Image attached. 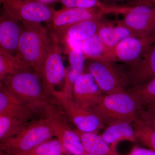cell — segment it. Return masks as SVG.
Listing matches in <instances>:
<instances>
[{"mask_svg":"<svg viewBox=\"0 0 155 155\" xmlns=\"http://www.w3.org/2000/svg\"><path fill=\"white\" fill-rule=\"evenodd\" d=\"M0 82L35 114H43L50 99L38 72L32 69L22 70L6 75Z\"/></svg>","mask_w":155,"mask_h":155,"instance_id":"1","label":"cell"},{"mask_svg":"<svg viewBox=\"0 0 155 155\" xmlns=\"http://www.w3.org/2000/svg\"><path fill=\"white\" fill-rule=\"evenodd\" d=\"M16 55L39 74L51 37L42 23H22Z\"/></svg>","mask_w":155,"mask_h":155,"instance_id":"2","label":"cell"},{"mask_svg":"<svg viewBox=\"0 0 155 155\" xmlns=\"http://www.w3.org/2000/svg\"><path fill=\"white\" fill-rule=\"evenodd\" d=\"M143 108L127 91L104 94L92 110L105 125L118 120L133 123Z\"/></svg>","mask_w":155,"mask_h":155,"instance_id":"3","label":"cell"},{"mask_svg":"<svg viewBox=\"0 0 155 155\" xmlns=\"http://www.w3.org/2000/svg\"><path fill=\"white\" fill-rule=\"evenodd\" d=\"M54 137L46 120H34L17 134L0 142L1 152L22 155Z\"/></svg>","mask_w":155,"mask_h":155,"instance_id":"4","label":"cell"},{"mask_svg":"<svg viewBox=\"0 0 155 155\" xmlns=\"http://www.w3.org/2000/svg\"><path fill=\"white\" fill-rule=\"evenodd\" d=\"M54 99L49 100L43 112L44 118L69 154L83 155L86 152L79 136L70 127L61 106Z\"/></svg>","mask_w":155,"mask_h":155,"instance_id":"5","label":"cell"},{"mask_svg":"<svg viewBox=\"0 0 155 155\" xmlns=\"http://www.w3.org/2000/svg\"><path fill=\"white\" fill-rule=\"evenodd\" d=\"M4 12L22 23L51 22L56 10L37 0H0Z\"/></svg>","mask_w":155,"mask_h":155,"instance_id":"6","label":"cell"},{"mask_svg":"<svg viewBox=\"0 0 155 155\" xmlns=\"http://www.w3.org/2000/svg\"><path fill=\"white\" fill-rule=\"evenodd\" d=\"M51 36V43L39 72L45 93L49 99L51 97L55 98L58 94L56 87L64 83L66 73L61 57V44Z\"/></svg>","mask_w":155,"mask_h":155,"instance_id":"7","label":"cell"},{"mask_svg":"<svg viewBox=\"0 0 155 155\" xmlns=\"http://www.w3.org/2000/svg\"><path fill=\"white\" fill-rule=\"evenodd\" d=\"M112 63L91 60L85 63L84 71L92 75L104 94L125 91L129 86L126 73L120 72Z\"/></svg>","mask_w":155,"mask_h":155,"instance_id":"8","label":"cell"},{"mask_svg":"<svg viewBox=\"0 0 155 155\" xmlns=\"http://www.w3.org/2000/svg\"><path fill=\"white\" fill-rule=\"evenodd\" d=\"M120 6H110L105 8H63L56 11L51 23V34H55L78 22L89 20L102 19L105 14H120Z\"/></svg>","mask_w":155,"mask_h":155,"instance_id":"9","label":"cell"},{"mask_svg":"<svg viewBox=\"0 0 155 155\" xmlns=\"http://www.w3.org/2000/svg\"><path fill=\"white\" fill-rule=\"evenodd\" d=\"M56 100V99H55ZM70 122L84 132L97 133L105 125L91 108L78 104L72 98L56 100Z\"/></svg>","mask_w":155,"mask_h":155,"instance_id":"10","label":"cell"},{"mask_svg":"<svg viewBox=\"0 0 155 155\" xmlns=\"http://www.w3.org/2000/svg\"><path fill=\"white\" fill-rule=\"evenodd\" d=\"M123 19L117 21L126 26L135 36H144L155 32V7L140 4L128 7Z\"/></svg>","mask_w":155,"mask_h":155,"instance_id":"11","label":"cell"},{"mask_svg":"<svg viewBox=\"0 0 155 155\" xmlns=\"http://www.w3.org/2000/svg\"><path fill=\"white\" fill-rule=\"evenodd\" d=\"M155 44V32L146 36L127 37L115 48L117 61L132 65Z\"/></svg>","mask_w":155,"mask_h":155,"instance_id":"12","label":"cell"},{"mask_svg":"<svg viewBox=\"0 0 155 155\" xmlns=\"http://www.w3.org/2000/svg\"><path fill=\"white\" fill-rule=\"evenodd\" d=\"M104 95L92 75L84 70L74 84L73 100L82 107L92 109L99 104Z\"/></svg>","mask_w":155,"mask_h":155,"instance_id":"13","label":"cell"},{"mask_svg":"<svg viewBox=\"0 0 155 155\" xmlns=\"http://www.w3.org/2000/svg\"><path fill=\"white\" fill-rule=\"evenodd\" d=\"M126 75L130 87L142 85L155 78V44L138 61L130 65Z\"/></svg>","mask_w":155,"mask_h":155,"instance_id":"14","label":"cell"},{"mask_svg":"<svg viewBox=\"0 0 155 155\" xmlns=\"http://www.w3.org/2000/svg\"><path fill=\"white\" fill-rule=\"evenodd\" d=\"M22 25L4 12L0 17V50L16 55Z\"/></svg>","mask_w":155,"mask_h":155,"instance_id":"15","label":"cell"},{"mask_svg":"<svg viewBox=\"0 0 155 155\" xmlns=\"http://www.w3.org/2000/svg\"><path fill=\"white\" fill-rule=\"evenodd\" d=\"M101 19L85 20L71 25L55 34H50L59 43L66 39L84 41L98 34L100 28L104 22Z\"/></svg>","mask_w":155,"mask_h":155,"instance_id":"16","label":"cell"},{"mask_svg":"<svg viewBox=\"0 0 155 155\" xmlns=\"http://www.w3.org/2000/svg\"><path fill=\"white\" fill-rule=\"evenodd\" d=\"M131 123L121 120L110 122L105 125L101 135L113 149L116 150L117 144L122 140L132 142L137 141Z\"/></svg>","mask_w":155,"mask_h":155,"instance_id":"17","label":"cell"},{"mask_svg":"<svg viewBox=\"0 0 155 155\" xmlns=\"http://www.w3.org/2000/svg\"><path fill=\"white\" fill-rule=\"evenodd\" d=\"M0 114H10L31 120L36 114L0 82Z\"/></svg>","mask_w":155,"mask_h":155,"instance_id":"18","label":"cell"},{"mask_svg":"<svg viewBox=\"0 0 155 155\" xmlns=\"http://www.w3.org/2000/svg\"><path fill=\"white\" fill-rule=\"evenodd\" d=\"M81 50L86 59L114 62L117 61L115 51L106 46L98 35L81 41Z\"/></svg>","mask_w":155,"mask_h":155,"instance_id":"19","label":"cell"},{"mask_svg":"<svg viewBox=\"0 0 155 155\" xmlns=\"http://www.w3.org/2000/svg\"><path fill=\"white\" fill-rule=\"evenodd\" d=\"M86 153L92 155H122L113 149L97 133L84 132L75 129Z\"/></svg>","mask_w":155,"mask_h":155,"instance_id":"20","label":"cell"},{"mask_svg":"<svg viewBox=\"0 0 155 155\" xmlns=\"http://www.w3.org/2000/svg\"><path fill=\"white\" fill-rule=\"evenodd\" d=\"M116 22L117 25L114 26L110 22L104 21L98 33L106 46L114 51L117 45L123 40L135 36L129 28Z\"/></svg>","mask_w":155,"mask_h":155,"instance_id":"21","label":"cell"},{"mask_svg":"<svg viewBox=\"0 0 155 155\" xmlns=\"http://www.w3.org/2000/svg\"><path fill=\"white\" fill-rule=\"evenodd\" d=\"M31 120L7 114H0V142L17 134L25 128Z\"/></svg>","mask_w":155,"mask_h":155,"instance_id":"22","label":"cell"},{"mask_svg":"<svg viewBox=\"0 0 155 155\" xmlns=\"http://www.w3.org/2000/svg\"><path fill=\"white\" fill-rule=\"evenodd\" d=\"M31 69L18 56L10 54L0 50V81L6 75Z\"/></svg>","mask_w":155,"mask_h":155,"instance_id":"23","label":"cell"},{"mask_svg":"<svg viewBox=\"0 0 155 155\" xmlns=\"http://www.w3.org/2000/svg\"><path fill=\"white\" fill-rule=\"evenodd\" d=\"M143 107L155 104V78L147 83L127 90Z\"/></svg>","mask_w":155,"mask_h":155,"instance_id":"24","label":"cell"},{"mask_svg":"<svg viewBox=\"0 0 155 155\" xmlns=\"http://www.w3.org/2000/svg\"><path fill=\"white\" fill-rule=\"evenodd\" d=\"M137 141L155 152V130L138 118L133 122Z\"/></svg>","mask_w":155,"mask_h":155,"instance_id":"25","label":"cell"},{"mask_svg":"<svg viewBox=\"0 0 155 155\" xmlns=\"http://www.w3.org/2000/svg\"><path fill=\"white\" fill-rule=\"evenodd\" d=\"M69 155L59 140L52 138L22 155Z\"/></svg>","mask_w":155,"mask_h":155,"instance_id":"26","label":"cell"},{"mask_svg":"<svg viewBox=\"0 0 155 155\" xmlns=\"http://www.w3.org/2000/svg\"><path fill=\"white\" fill-rule=\"evenodd\" d=\"M64 6V8H105L109 7L107 4L100 0H58Z\"/></svg>","mask_w":155,"mask_h":155,"instance_id":"27","label":"cell"},{"mask_svg":"<svg viewBox=\"0 0 155 155\" xmlns=\"http://www.w3.org/2000/svg\"><path fill=\"white\" fill-rule=\"evenodd\" d=\"M138 118L155 130V111L143 107L140 111Z\"/></svg>","mask_w":155,"mask_h":155,"instance_id":"28","label":"cell"},{"mask_svg":"<svg viewBox=\"0 0 155 155\" xmlns=\"http://www.w3.org/2000/svg\"><path fill=\"white\" fill-rule=\"evenodd\" d=\"M128 155H155V152L150 149L136 147Z\"/></svg>","mask_w":155,"mask_h":155,"instance_id":"29","label":"cell"},{"mask_svg":"<svg viewBox=\"0 0 155 155\" xmlns=\"http://www.w3.org/2000/svg\"><path fill=\"white\" fill-rule=\"evenodd\" d=\"M128 5L127 7H132V6L140 5V4H145V5H151L149 3L148 0H128Z\"/></svg>","mask_w":155,"mask_h":155,"instance_id":"30","label":"cell"},{"mask_svg":"<svg viewBox=\"0 0 155 155\" xmlns=\"http://www.w3.org/2000/svg\"><path fill=\"white\" fill-rule=\"evenodd\" d=\"M37 1H39V2L46 4L48 3L52 2H54L55 0H37Z\"/></svg>","mask_w":155,"mask_h":155,"instance_id":"31","label":"cell"},{"mask_svg":"<svg viewBox=\"0 0 155 155\" xmlns=\"http://www.w3.org/2000/svg\"><path fill=\"white\" fill-rule=\"evenodd\" d=\"M148 2L151 5L155 7V0H148Z\"/></svg>","mask_w":155,"mask_h":155,"instance_id":"32","label":"cell"},{"mask_svg":"<svg viewBox=\"0 0 155 155\" xmlns=\"http://www.w3.org/2000/svg\"><path fill=\"white\" fill-rule=\"evenodd\" d=\"M147 108H150V109L155 111V104L149 106V107H147Z\"/></svg>","mask_w":155,"mask_h":155,"instance_id":"33","label":"cell"},{"mask_svg":"<svg viewBox=\"0 0 155 155\" xmlns=\"http://www.w3.org/2000/svg\"><path fill=\"white\" fill-rule=\"evenodd\" d=\"M110 1H112V2H124L126 0H110Z\"/></svg>","mask_w":155,"mask_h":155,"instance_id":"34","label":"cell"},{"mask_svg":"<svg viewBox=\"0 0 155 155\" xmlns=\"http://www.w3.org/2000/svg\"><path fill=\"white\" fill-rule=\"evenodd\" d=\"M83 155H92L88 153L85 152V153H84V154Z\"/></svg>","mask_w":155,"mask_h":155,"instance_id":"35","label":"cell"}]
</instances>
